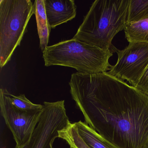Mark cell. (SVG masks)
Here are the masks:
<instances>
[{"label": "cell", "mask_w": 148, "mask_h": 148, "mask_svg": "<svg viewBox=\"0 0 148 148\" xmlns=\"http://www.w3.org/2000/svg\"><path fill=\"white\" fill-rule=\"evenodd\" d=\"M70 93L85 122L118 148H145L148 96L108 73H76Z\"/></svg>", "instance_id": "obj_1"}, {"label": "cell", "mask_w": 148, "mask_h": 148, "mask_svg": "<svg viewBox=\"0 0 148 148\" xmlns=\"http://www.w3.org/2000/svg\"><path fill=\"white\" fill-rule=\"evenodd\" d=\"M130 0H96L92 3L73 38L103 49L127 25Z\"/></svg>", "instance_id": "obj_2"}, {"label": "cell", "mask_w": 148, "mask_h": 148, "mask_svg": "<svg viewBox=\"0 0 148 148\" xmlns=\"http://www.w3.org/2000/svg\"><path fill=\"white\" fill-rule=\"evenodd\" d=\"M110 49H103L76 39L48 46L43 52L45 66H61L74 68L79 73L106 72L112 66Z\"/></svg>", "instance_id": "obj_3"}, {"label": "cell", "mask_w": 148, "mask_h": 148, "mask_svg": "<svg viewBox=\"0 0 148 148\" xmlns=\"http://www.w3.org/2000/svg\"><path fill=\"white\" fill-rule=\"evenodd\" d=\"M34 14L31 0H0V66L4 67L20 45Z\"/></svg>", "instance_id": "obj_4"}, {"label": "cell", "mask_w": 148, "mask_h": 148, "mask_svg": "<svg viewBox=\"0 0 148 148\" xmlns=\"http://www.w3.org/2000/svg\"><path fill=\"white\" fill-rule=\"evenodd\" d=\"M40 120L30 141L21 147L15 148H53L59 138V132L71 123L66 114L64 100L45 102Z\"/></svg>", "instance_id": "obj_5"}, {"label": "cell", "mask_w": 148, "mask_h": 148, "mask_svg": "<svg viewBox=\"0 0 148 148\" xmlns=\"http://www.w3.org/2000/svg\"><path fill=\"white\" fill-rule=\"evenodd\" d=\"M111 50L116 53L118 60L107 72L122 80H127L132 86L136 87L148 66V43L130 42L122 50L112 45Z\"/></svg>", "instance_id": "obj_6"}, {"label": "cell", "mask_w": 148, "mask_h": 148, "mask_svg": "<svg viewBox=\"0 0 148 148\" xmlns=\"http://www.w3.org/2000/svg\"><path fill=\"white\" fill-rule=\"evenodd\" d=\"M0 106L6 124L12 132L16 146L21 147L30 141L43 110L25 111L14 106L8 100L5 89L0 90Z\"/></svg>", "instance_id": "obj_7"}, {"label": "cell", "mask_w": 148, "mask_h": 148, "mask_svg": "<svg viewBox=\"0 0 148 148\" xmlns=\"http://www.w3.org/2000/svg\"><path fill=\"white\" fill-rule=\"evenodd\" d=\"M47 20L51 28L72 20L77 14L73 0H44Z\"/></svg>", "instance_id": "obj_8"}, {"label": "cell", "mask_w": 148, "mask_h": 148, "mask_svg": "<svg viewBox=\"0 0 148 148\" xmlns=\"http://www.w3.org/2000/svg\"><path fill=\"white\" fill-rule=\"evenodd\" d=\"M34 4V14L37 21L40 47L43 52L48 46L50 32L51 28L49 25L47 17L44 0H35Z\"/></svg>", "instance_id": "obj_9"}, {"label": "cell", "mask_w": 148, "mask_h": 148, "mask_svg": "<svg viewBox=\"0 0 148 148\" xmlns=\"http://www.w3.org/2000/svg\"><path fill=\"white\" fill-rule=\"evenodd\" d=\"M79 134L90 148H118L104 139L85 122L75 123Z\"/></svg>", "instance_id": "obj_10"}, {"label": "cell", "mask_w": 148, "mask_h": 148, "mask_svg": "<svg viewBox=\"0 0 148 148\" xmlns=\"http://www.w3.org/2000/svg\"><path fill=\"white\" fill-rule=\"evenodd\" d=\"M124 31L125 38L129 43H148V19L127 24Z\"/></svg>", "instance_id": "obj_11"}, {"label": "cell", "mask_w": 148, "mask_h": 148, "mask_svg": "<svg viewBox=\"0 0 148 148\" xmlns=\"http://www.w3.org/2000/svg\"><path fill=\"white\" fill-rule=\"evenodd\" d=\"M148 19V0H130L127 24Z\"/></svg>", "instance_id": "obj_12"}, {"label": "cell", "mask_w": 148, "mask_h": 148, "mask_svg": "<svg viewBox=\"0 0 148 148\" xmlns=\"http://www.w3.org/2000/svg\"><path fill=\"white\" fill-rule=\"evenodd\" d=\"M5 93L10 103L16 108L25 111L43 110V105L33 103L27 98L25 94L14 96L8 92L5 89Z\"/></svg>", "instance_id": "obj_13"}, {"label": "cell", "mask_w": 148, "mask_h": 148, "mask_svg": "<svg viewBox=\"0 0 148 148\" xmlns=\"http://www.w3.org/2000/svg\"><path fill=\"white\" fill-rule=\"evenodd\" d=\"M62 138L74 148H90L81 138L75 126H71L63 133Z\"/></svg>", "instance_id": "obj_14"}, {"label": "cell", "mask_w": 148, "mask_h": 148, "mask_svg": "<svg viewBox=\"0 0 148 148\" xmlns=\"http://www.w3.org/2000/svg\"><path fill=\"white\" fill-rule=\"evenodd\" d=\"M135 88L148 96V66Z\"/></svg>", "instance_id": "obj_15"}, {"label": "cell", "mask_w": 148, "mask_h": 148, "mask_svg": "<svg viewBox=\"0 0 148 148\" xmlns=\"http://www.w3.org/2000/svg\"><path fill=\"white\" fill-rule=\"evenodd\" d=\"M145 148H148V142L147 143V144L145 145Z\"/></svg>", "instance_id": "obj_16"}, {"label": "cell", "mask_w": 148, "mask_h": 148, "mask_svg": "<svg viewBox=\"0 0 148 148\" xmlns=\"http://www.w3.org/2000/svg\"><path fill=\"white\" fill-rule=\"evenodd\" d=\"M70 148H72V147H70Z\"/></svg>", "instance_id": "obj_17"}]
</instances>
